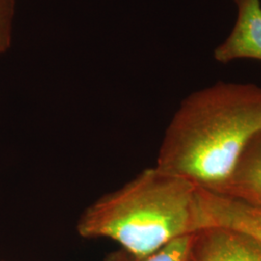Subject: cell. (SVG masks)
<instances>
[{"mask_svg": "<svg viewBox=\"0 0 261 261\" xmlns=\"http://www.w3.org/2000/svg\"><path fill=\"white\" fill-rule=\"evenodd\" d=\"M237 19L230 34L215 48L214 58L220 63L236 59L261 61V0H233Z\"/></svg>", "mask_w": 261, "mask_h": 261, "instance_id": "277c9868", "label": "cell"}, {"mask_svg": "<svg viewBox=\"0 0 261 261\" xmlns=\"http://www.w3.org/2000/svg\"><path fill=\"white\" fill-rule=\"evenodd\" d=\"M194 234L178 238L146 256H136L119 249L109 253L105 261H188Z\"/></svg>", "mask_w": 261, "mask_h": 261, "instance_id": "52a82bcc", "label": "cell"}, {"mask_svg": "<svg viewBox=\"0 0 261 261\" xmlns=\"http://www.w3.org/2000/svg\"><path fill=\"white\" fill-rule=\"evenodd\" d=\"M204 227L200 189L154 167L98 198L76 223L86 239L106 238L136 256H146Z\"/></svg>", "mask_w": 261, "mask_h": 261, "instance_id": "7a4b0ae2", "label": "cell"}, {"mask_svg": "<svg viewBox=\"0 0 261 261\" xmlns=\"http://www.w3.org/2000/svg\"><path fill=\"white\" fill-rule=\"evenodd\" d=\"M200 205L204 227H231L250 234L261 242V207L248 205L202 189Z\"/></svg>", "mask_w": 261, "mask_h": 261, "instance_id": "5b68a950", "label": "cell"}, {"mask_svg": "<svg viewBox=\"0 0 261 261\" xmlns=\"http://www.w3.org/2000/svg\"><path fill=\"white\" fill-rule=\"evenodd\" d=\"M261 130V86L218 82L187 96L159 148L156 167L224 196L236 163Z\"/></svg>", "mask_w": 261, "mask_h": 261, "instance_id": "6da1fadb", "label": "cell"}, {"mask_svg": "<svg viewBox=\"0 0 261 261\" xmlns=\"http://www.w3.org/2000/svg\"><path fill=\"white\" fill-rule=\"evenodd\" d=\"M16 14V0H0V56L11 46Z\"/></svg>", "mask_w": 261, "mask_h": 261, "instance_id": "ba28073f", "label": "cell"}, {"mask_svg": "<svg viewBox=\"0 0 261 261\" xmlns=\"http://www.w3.org/2000/svg\"><path fill=\"white\" fill-rule=\"evenodd\" d=\"M224 196L261 207V130L243 150Z\"/></svg>", "mask_w": 261, "mask_h": 261, "instance_id": "8992f818", "label": "cell"}, {"mask_svg": "<svg viewBox=\"0 0 261 261\" xmlns=\"http://www.w3.org/2000/svg\"><path fill=\"white\" fill-rule=\"evenodd\" d=\"M188 261H261V242L225 226H208L194 234Z\"/></svg>", "mask_w": 261, "mask_h": 261, "instance_id": "3957f363", "label": "cell"}]
</instances>
